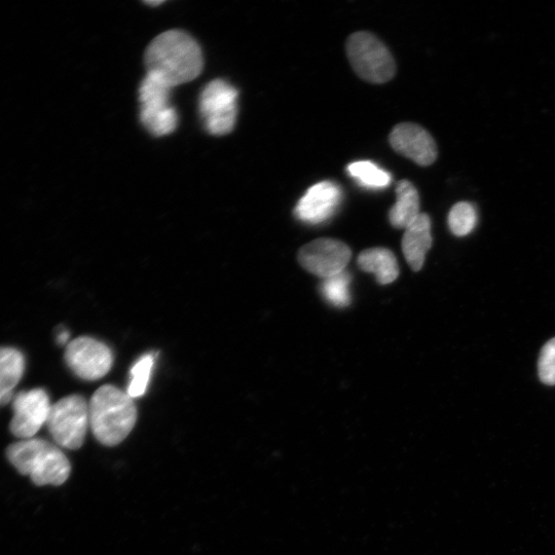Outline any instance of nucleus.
I'll return each instance as SVG.
<instances>
[{
	"label": "nucleus",
	"mask_w": 555,
	"mask_h": 555,
	"mask_svg": "<svg viewBox=\"0 0 555 555\" xmlns=\"http://www.w3.org/2000/svg\"><path fill=\"white\" fill-rule=\"evenodd\" d=\"M203 64L200 46L181 30L161 33L145 52L147 73L156 74L172 88L197 79Z\"/></svg>",
	"instance_id": "1"
},
{
	"label": "nucleus",
	"mask_w": 555,
	"mask_h": 555,
	"mask_svg": "<svg viewBox=\"0 0 555 555\" xmlns=\"http://www.w3.org/2000/svg\"><path fill=\"white\" fill-rule=\"evenodd\" d=\"M90 427L106 447H116L133 430L137 409L128 393L111 385L99 388L89 403Z\"/></svg>",
	"instance_id": "2"
},
{
	"label": "nucleus",
	"mask_w": 555,
	"mask_h": 555,
	"mask_svg": "<svg viewBox=\"0 0 555 555\" xmlns=\"http://www.w3.org/2000/svg\"><path fill=\"white\" fill-rule=\"evenodd\" d=\"M7 456L12 465L21 474L28 475L36 486H61L71 472L64 453L44 439L30 438L14 443Z\"/></svg>",
	"instance_id": "3"
},
{
	"label": "nucleus",
	"mask_w": 555,
	"mask_h": 555,
	"mask_svg": "<svg viewBox=\"0 0 555 555\" xmlns=\"http://www.w3.org/2000/svg\"><path fill=\"white\" fill-rule=\"evenodd\" d=\"M348 59L363 81L385 84L396 74V63L389 49L367 31L353 33L346 45Z\"/></svg>",
	"instance_id": "4"
},
{
	"label": "nucleus",
	"mask_w": 555,
	"mask_h": 555,
	"mask_svg": "<svg viewBox=\"0 0 555 555\" xmlns=\"http://www.w3.org/2000/svg\"><path fill=\"white\" fill-rule=\"evenodd\" d=\"M172 89L153 73H147L140 85V121L156 137L169 135L177 128V111L170 103Z\"/></svg>",
	"instance_id": "5"
},
{
	"label": "nucleus",
	"mask_w": 555,
	"mask_h": 555,
	"mask_svg": "<svg viewBox=\"0 0 555 555\" xmlns=\"http://www.w3.org/2000/svg\"><path fill=\"white\" fill-rule=\"evenodd\" d=\"M89 426V403L83 396H66L52 405L47 427L60 447L79 450Z\"/></svg>",
	"instance_id": "6"
},
{
	"label": "nucleus",
	"mask_w": 555,
	"mask_h": 555,
	"mask_svg": "<svg viewBox=\"0 0 555 555\" xmlns=\"http://www.w3.org/2000/svg\"><path fill=\"white\" fill-rule=\"evenodd\" d=\"M238 97V90L224 80H214L204 88L200 97V113L211 135L224 136L234 130Z\"/></svg>",
	"instance_id": "7"
},
{
	"label": "nucleus",
	"mask_w": 555,
	"mask_h": 555,
	"mask_svg": "<svg viewBox=\"0 0 555 555\" xmlns=\"http://www.w3.org/2000/svg\"><path fill=\"white\" fill-rule=\"evenodd\" d=\"M65 360L76 376L86 381L105 377L114 364V354L103 343L82 337L67 345Z\"/></svg>",
	"instance_id": "8"
},
{
	"label": "nucleus",
	"mask_w": 555,
	"mask_h": 555,
	"mask_svg": "<svg viewBox=\"0 0 555 555\" xmlns=\"http://www.w3.org/2000/svg\"><path fill=\"white\" fill-rule=\"evenodd\" d=\"M351 255L349 246L341 241L318 239L300 250L299 262L305 270L324 280L344 272Z\"/></svg>",
	"instance_id": "9"
},
{
	"label": "nucleus",
	"mask_w": 555,
	"mask_h": 555,
	"mask_svg": "<svg viewBox=\"0 0 555 555\" xmlns=\"http://www.w3.org/2000/svg\"><path fill=\"white\" fill-rule=\"evenodd\" d=\"M52 404L44 389L22 391L13 399L14 416L11 432L22 439H30L47 425Z\"/></svg>",
	"instance_id": "10"
},
{
	"label": "nucleus",
	"mask_w": 555,
	"mask_h": 555,
	"mask_svg": "<svg viewBox=\"0 0 555 555\" xmlns=\"http://www.w3.org/2000/svg\"><path fill=\"white\" fill-rule=\"evenodd\" d=\"M389 140L396 153L420 166L432 165L437 159V146L433 137L417 124H398L393 128Z\"/></svg>",
	"instance_id": "11"
},
{
	"label": "nucleus",
	"mask_w": 555,
	"mask_h": 555,
	"mask_svg": "<svg viewBox=\"0 0 555 555\" xmlns=\"http://www.w3.org/2000/svg\"><path fill=\"white\" fill-rule=\"evenodd\" d=\"M343 192L332 181H321L301 198L294 209V215L309 225H319L329 219L339 208Z\"/></svg>",
	"instance_id": "12"
},
{
	"label": "nucleus",
	"mask_w": 555,
	"mask_h": 555,
	"mask_svg": "<svg viewBox=\"0 0 555 555\" xmlns=\"http://www.w3.org/2000/svg\"><path fill=\"white\" fill-rule=\"evenodd\" d=\"M431 246V219L428 214L421 213L405 230L402 239L404 257L415 272H419L423 268L426 254Z\"/></svg>",
	"instance_id": "13"
},
{
	"label": "nucleus",
	"mask_w": 555,
	"mask_h": 555,
	"mask_svg": "<svg viewBox=\"0 0 555 555\" xmlns=\"http://www.w3.org/2000/svg\"><path fill=\"white\" fill-rule=\"evenodd\" d=\"M25 357L17 349L0 347V407L13 401L25 372Z\"/></svg>",
	"instance_id": "14"
},
{
	"label": "nucleus",
	"mask_w": 555,
	"mask_h": 555,
	"mask_svg": "<svg viewBox=\"0 0 555 555\" xmlns=\"http://www.w3.org/2000/svg\"><path fill=\"white\" fill-rule=\"evenodd\" d=\"M420 214V196L415 185L409 180H401L396 189V203L389 213L391 225L406 230Z\"/></svg>",
	"instance_id": "15"
},
{
	"label": "nucleus",
	"mask_w": 555,
	"mask_h": 555,
	"mask_svg": "<svg viewBox=\"0 0 555 555\" xmlns=\"http://www.w3.org/2000/svg\"><path fill=\"white\" fill-rule=\"evenodd\" d=\"M360 269L376 275L382 285L394 282L399 276L397 259L393 252L386 248H372L362 251L358 257Z\"/></svg>",
	"instance_id": "16"
},
{
	"label": "nucleus",
	"mask_w": 555,
	"mask_h": 555,
	"mask_svg": "<svg viewBox=\"0 0 555 555\" xmlns=\"http://www.w3.org/2000/svg\"><path fill=\"white\" fill-rule=\"evenodd\" d=\"M349 174L364 188L384 189L391 183L388 172L368 161H359L348 166Z\"/></svg>",
	"instance_id": "17"
},
{
	"label": "nucleus",
	"mask_w": 555,
	"mask_h": 555,
	"mask_svg": "<svg viewBox=\"0 0 555 555\" xmlns=\"http://www.w3.org/2000/svg\"><path fill=\"white\" fill-rule=\"evenodd\" d=\"M351 275L344 271L339 275L324 279L320 290L324 299L338 308L348 307L351 303Z\"/></svg>",
	"instance_id": "18"
},
{
	"label": "nucleus",
	"mask_w": 555,
	"mask_h": 555,
	"mask_svg": "<svg viewBox=\"0 0 555 555\" xmlns=\"http://www.w3.org/2000/svg\"><path fill=\"white\" fill-rule=\"evenodd\" d=\"M155 356L153 354L143 355L131 369V382L128 387V395L131 398H138L145 394L148 384H150Z\"/></svg>",
	"instance_id": "19"
},
{
	"label": "nucleus",
	"mask_w": 555,
	"mask_h": 555,
	"mask_svg": "<svg viewBox=\"0 0 555 555\" xmlns=\"http://www.w3.org/2000/svg\"><path fill=\"white\" fill-rule=\"evenodd\" d=\"M477 212L475 207L468 202L456 204L449 214V227L457 237L469 235L476 227Z\"/></svg>",
	"instance_id": "20"
},
{
	"label": "nucleus",
	"mask_w": 555,
	"mask_h": 555,
	"mask_svg": "<svg viewBox=\"0 0 555 555\" xmlns=\"http://www.w3.org/2000/svg\"><path fill=\"white\" fill-rule=\"evenodd\" d=\"M538 375L543 384L555 386V338L547 342L541 350Z\"/></svg>",
	"instance_id": "21"
},
{
	"label": "nucleus",
	"mask_w": 555,
	"mask_h": 555,
	"mask_svg": "<svg viewBox=\"0 0 555 555\" xmlns=\"http://www.w3.org/2000/svg\"><path fill=\"white\" fill-rule=\"evenodd\" d=\"M69 337H70L69 332L65 328H62L58 332L57 343L61 346H64L66 344L68 345Z\"/></svg>",
	"instance_id": "22"
},
{
	"label": "nucleus",
	"mask_w": 555,
	"mask_h": 555,
	"mask_svg": "<svg viewBox=\"0 0 555 555\" xmlns=\"http://www.w3.org/2000/svg\"><path fill=\"white\" fill-rule=\"evenodd\" d=\"M147 4L151 6H159L162 4V2H148Z\"/></svg>",
	"instance_id": "23"
}]
</instances>
